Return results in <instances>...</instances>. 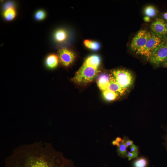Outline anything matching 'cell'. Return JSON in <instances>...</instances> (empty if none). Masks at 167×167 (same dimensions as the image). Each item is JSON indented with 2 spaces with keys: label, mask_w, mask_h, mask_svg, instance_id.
<instances>
[{
  "label": "cell",
  "mask_w": 167,
  "mask_h": 167,
  "mask_svg": "<svg viewBox=\"0 0 167 167\" xmlns=\"http://www.w3.org/2000/svg\"><path fill=\"white\" fill-rule=\"evenodd\" d=\"M166 62V63H167V62Z\"/></svg>",
  "instance_id": "obj_29"
},
{
  "label": "cell",
  "mask_w": 167,
  "mask_h": 167,
  "mask_svg": "<svg viewBox=\"0 0 167 167\" xmlns=\"http://www.w3.org/2000/svg\"><path fill=\"white\" fill-rule=\"evenodd\" d=\"M16 14V10L11 3H8L5 5L3 16L6 21H10L13 19Z\"/></svg>",
  "instance_id": "obj_10"
},
{
  "label": "cell",
  "mask_w": 167,
  "mask_h": 167,
  "mask_svg": "<svg viewBox=\"0 0 167 167\" xmlns=\"http://www.w3.org/2000/svg\"><path fill=\"white\" fill-rule=\"evenodd\" d=\"M130 148L131 152H134L138 151L139 147L138 146L135 145V144H133L131 145L130 146Z\"/></svg>",
  "instance_id": "obj_22"
},
{
  "label": "cell",
  "mask_w": 167,
  "mask_h": 167,
  "mask_svg": "<svg viewBox=\"0 0 167 167\" xmlns=\"http://www.w3.org/2000/svg\"><path fill=\"white\" fill-rule=\"evenodd\" d=\"M163 16L165 19L167 20V11L163 14Z\"/></svg>",
  "instance_id": "obj_25"
},
{
  "label": "cell",
  "mask_w": 167,
  "mask_h": 167,
  "mask_svg": "<svg viewBox=\"0 0 167 167\" xmlns=\"http://www.w3.org/2000/svg\"><path fill=\"white\" fill-rule=\"evenodd\" d=\"M111 75L120 87L126 90L133 83V75L127 70L121 69H116L112 71Z\"/></svg>",
  "instance_id": "obj_4"
},
{
  "label": "cell",
  "mask_w": 167,
  "mask_h": 167,
  "mask_svg": "<svg viewBox=\"0 0 167 167\" xmlns=\"http://www.w3.org/2000/svg\"><path fill=\"white\" fill-rule=\"evenodd\" d=\"M5 167H75L71 161L41 142L21 145L6 159Z\"/></svg>",
  "instance_id": "obj_1"
},
{
  "label": "cell",
  "mask_w": 167,
  "mask_h": 167,
  "mask_svg": "<svg viewBox=\"0 0 167 167\" xmlns=\"http://www.w3.org/2000/svg\"><path fill=\"white\" fill-rule=\"evenodd\" d=\"M58 57L54 54H50L47 56L45 61L46 66L50 69L56 67L58 63Z\"/></svg>",
  "instance_id": "obj_13"
},
{
  "label": "cell",
  "mask_w": 167,
  "mask_h": 167,
  "mask_svg": "<svg viewBox=\"0 0 167 167\" xmlns=\"http://www.w3.org/2000/svg\"><path fill=\"white\" fill-rule=\"evenodd\" d=\"M128 138L124 136L120 143V146L117 148L118 155L122 157L125 158L127 157L128 153L126 143Z\"/></svg>",
  "instance_id": "obj_14"
},
{
  "label": "cell",
  "mask_w": 167,
  "mask_h": 167,
  "mask_svg": "<svg viewBox=\"0 0 167 167\" xmlns=\"http://www.w3.org/2000/svg\"><path fill=\"white\" fill-rule=\"evenodd\" d=\"M157 10L154 6L148 5L144 9L143 12L145 15L150 18L155 16L157 14Z\"/></svg>",
  "instance_id": "obj_16"
},
{
  "label": "cell",
  "mask_w": 167,
  "mask_h": 167,
  "mask_svg": "<svg viewBox=\"0 0 167 167\" xmlns=\"http://www.w3.org/2000/svg\"><path fill=\"white\" fill-rule=\"evenodd\" d=\"M46 13L43 10H39L36 11L35 15V19L38 21L44 19L46 17Z\"/></svg>",
  "instance_id": "obj_20"
},
{
  "label": "cell",
  "mask_w": 167,
  "mask_h": 167,
  "mask_svg": "<svg viewBox=\"0 0 167 167\" xmlns=\"http://www.w3.org/2000/svg\"><path fill=\"white\" fill-rule=\"evenodd\" d=\"M107 89L117 93L121 95H123L126 91V90L120 87L115 81L111 75V76L110 75V83Z\"/></svg>",
  "instance_id": "obj_11"
},
{
  "label": "cell",
  "mask_w": 167,
  "mask_h": 167,
  "mask_svg": "<svg viewBox=\"0 0 167 167\" xmlns=\"http://www.w3.org/2000/svg\"><path fill=\"white\" fill-rule=\"evenodd\" d=\"M99 72L98 68L83 63L72 78L78 84H84L92 81Z\"/></svg>",
  "instance_id": "obj_2"
},
{
  "label": "cell",
  "mask_w": 167,
  "mask_h": 167,
  "mask_svg": "<svg viewBox=\"0 0 167 167\" xmlns=\"http://www.w3.org/2000/svg\"><path fill=\"white\" fill-rule=\"evenodd\" d=\"M117 142L116 140H114L112 141V143L114 145H116Z\"/></svg>",
  "instance_id": "obj_27"
},
{
  "label": "cell",
  "mask_w": 167,
  "mask_h": 167,
  "mask_svg": "<svg viewBox=\"0 0 167 167\" xmlns=\"http://www.w3.org/2000/svg\"><path fill=\"white\" fill-rule=\"evenodd\" d=\"M84 44L86 47L94 51H97L100 48V45L98 42L89 40H84Z\"/></svg>",
  "instance_id": "obj_18"
},
{
  "label": "cell",
  "mask_w": 167,
  "mask_h": 167,
  "mask_svg": "<svg viewBox=\"0 0 167 167\" xmlns=\"http://www.w3.org/2000/svg\"><path fill=\"white\" fill-rule=\"evenodd\" d=\"M118 142H121L122 140L121 138L119 137H118L116 138L115 140Z\"/></svg>",
  "instance_id": "obj_26"
},
{
  "label": "cell",
  "mask_w": 167,
  "mask_h": 167,
  "mask_svg": "<svg viewBox=\"0 0 167 167\" xmlns=\"http://www.w3.org/2000/svg\"><path fill=\"white\" fill-rule=\"evenodd\" d=\"M59 60L62 64L66 67L70 66L74 61L75 55L70 49L63 48L60 49L58 52Z\"/></svg>",
  "instance_id": "obj_8"
},
{
  "label": "cell",
  "mask_w": 167,
  "mask_h": 167,
  "mask_svg": "<svg viewBox=\"0 0 167 167\" xmlns=\"http://www.w3.org/2000/svg\"><path fill=\"white\" fill-rule=\"evenodd\" d=\"M165 39L151 33L150 38L144 46L136 52V54L144 56L148 59L153 50Z\"/></svg>",
  "instance_id": "obj_6"
},
{
  "label": "cell",
  "mask_w": 167,
  "mask_h": 167,
  "mask_svg": "<svg viewBox=\"0 0 167 167\" xmlns=\"http://www.w3.org/2000/svg\"><path fill=\"white\" fill-rule=\"evenodd\" d=\"M119 94L108 89L103 92V95L105 99L108 101H111L115 100L118 98Z\"/></svg>",
  "instance_id": "obj_17"
},
{
  "label": "cell",
  "mask_w": 167,
  "mask_h": 167,
  "mask_svg": "<svg viewBox=\"0 0 167 167\" xmlns=\"http://www.w3.org/2000/svg\"><path fill=\"white\" fill-rule=\"evenodd\" d=\"M166 148L167 149V134L166 135Z\"/></svg>",
  "instance_id": "obj_28"
},
{
  "label": "cell",
  "mask_w": 167,
  "mask_h": 167,
  "mask_svg": "<svg viewBox=\"0 0 167 167\" xmlns=\"http://www.w3.org/2000/svg\"><path fill=\"white\" fill-rule=\"evenodd\" d=\"M54 38L55 41L58 42H62L67 38V34L65 30L63 29H58L54 34Z\"/></svg>",
  "instance_id": "obj_15"
},
{
  "label": "cell",
  "mask_w": 167,
  "mask_h": 167,
  "mask_svg": "<svg viewBox=\"0 0 167 167\" xmlns=\"http://www.w3.org/2000/svg\"><path fill=\"white\" fill-rule=\"evenodd\" d=\"M133 144V141L130 140L129 138L126 140V144L127 148H128L129 146H131Z\"/></svg>",
  "instance_id": "obj_23"
},
{
  "label": "cell",
  "mask_w": 167,
  "mask_h": 167,
  "mask_svg": "<svg viewBox=\"0 0 167 167\" xmlns=\"http://www.w3.org/2000/svg\"><path fill=\"white\" fill-rule=\"evenodd\" d=\"M148 164L146 159L140 157L136 160L134 162V167H146Z\"/></svg>",
  "instance_id": "obj_19"
},
{
  "label": "cell",
  "mask_w": 167,
  "mask_h": 167,
  "mask_svg": "<svg viewBox=\"0 0 167 167\" xmlns=\"http://www.w3.org/2000/svg\"><path fill=\"white\" fill-rule=\"evenodd\" d=\"M152 63L158 65L167 61V38L161 42L152 52L148 59Z\"/></svg>",
  "instance_id": "obj_3"
},
{
  "label": "cell",
  "mask_w": 167,
  "mask_h": 167,
  "mask_svg": "<svg viewBox=\"0 0 167 167\" xmlns=\"http://www.w3.org/2000/svg\"><path fill=\"white\" fill-rule=\"evenodd\" d=\"M143 19L146 22H149L151 20L150 18L146 16Z\"/></svg>",
  "instance_id": "obj_24"
},
{
  "label": "cell",
  "mask_w": 167,
  "mask_h": 167,
  "mask_svg": "<svg viewBox=\"0 0 167 167\" xmlns=\"http://www.w3.org/2000/svg\"><path fill=\"white\" fill-rule=\"evenodd\" d=\"M139 152V151H135L133 152H128L127 157H128V160L130 161L134 158L138 157Z\"/></svg>",
  "instance_id": "obj_21"
},
{
  "label": "cell",
  "mask_w": 167,
  "mask_h": 167,
  "mask_svg": "<svg viewBox=\"0 0 167 167\" xmlns=\"http://www.w3.org/2000/svg\"><path fill=\"white\" fill-rule=\"evenodd\" d=\"M84 63L98 68L101 64V58L98 55H92L88 57Z\"/></svg>",
  "instance_id": "obj_12"
},
{
  "label": "cell",
  "mask_w": 167,
  "mask_h": 167,
  "mask_svg": "<svg viewBox=\"0 0 167 167\" xmlns=\"http://www.w3.org/2000/svg\"><path fill=\"white\" fill-rule=\"evenodd\" d=\"M151 36V32L148 30L144 29L140 30L133 38L130 45V49L136 52L146 44Z\"/></svg>",
  "instance_id": "obj_5"
},
{
  "label": "cell",
  "mask_w": 167,
  "mask_h": 167,
  "mask_svg": "<svg viewBox=\"0 0 167 167\" xmlns=\"http://www.w3.org/2000/svg\"><path fill=\"white\" fill-rule=\"evenodd\" d=\"M110 81V75L106 73H102L98 77L97 83L100 89L104 91L107 89Z\"/></svg>",
  "instance_id": "obj_9"
},
{
  "label": "cell",
  "mask_w": 167,
  "mask_h": 167,
  "mask_svg": "<svg viewBox=\"0 0 167 167\" xmlns=\"http://www.w3.org/2000/svg\"><path fill=\"white\" fill-rule=\"evenodd\" d=\"M151 33L163 39L167 38V22L164 19L158 18L150 26Z\"/></svg>",
  "instance_id": "obj_7"
}]
</instances>
